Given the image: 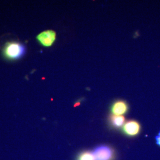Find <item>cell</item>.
I'll use <instances>...</instances> for the list:
<instances>
[{
  "mask_svg": "<svg viewBox=\"0 0 160 160\" xmlns=\"http://www.w3.org/2000/svg\"><path fill=\"white\" fill-rule=\"evenodd\" d=\"M76 160H96L92 152L84 151L77 155Z\"/></svg>",
  "mask_w": 160,
  "mask_h": 160,
  "instance_id": "cell-7",
  "label": "cell"
},
{
  "mask_svg": "<svg viewBox=\"0 0 160 160\" xmlns=\"http://www.w3.org/2000/svg\"><path fill=\"white\" fill-rule=\"evenodd\" d=\"M110 125L114 129H119L123 127L125 123V118L123 116H117L112 114L109 119Z\"/></svg>",
  "mask_w": 160,
  "mask_h": 160,
  "instance_id": "cell-6",
  "label": "cell"
},
{
  "mask_svg": "<svg viewBox=\"0 0 160 160\" xmlns=\"http://www.w3.org/2000/svg\"><path fill=\"white\" fill-rule=\"evenodd\" d=\"M129 106L125 101L118 100L113 103L110 107V112L113 115L123 116L128 112Z\"/></svg>",
  "mask_w": 160,
  "mask_h": 160,
  "instance_id": "cell-5",
  "label": "cell"
},
{
  "mask_svg": "<svg viewBox=\"0 0 160 160\" xmlns=\"http://www.w3.org/2000/svg\"><path fill=\"white\" fill-rule=\"evenodd\" d=\"M56 37L57 34L55 31L48 30L41 32L37 36L36 38L42 46L50 47L55 42Z\"/></svg>",
  "mask_w": 160,
  "mask_h": 160,
  "instance_id": "cell-3",
  "label": "cell"
},
{
  "mask_svg": "<svg viewBox=\"0 0 160 160\" xmlns=\"http://www.w3.org/2000/svg\"><path fill=\"white\" fill-rule=\"evenodd\" d=\"M141 126L136 120H129L126 122L122 127L123 133L128 137H136L140 133Z\"/></svg>",
  "mask_w": 160,
  "mask_h": 160,
  "instance_id": "cell-4",
  "label": "cell"
},
{
  "mask_svg": "<svg viewBox=\"0 0 160 160\" xmlns=\"http://www.w3.org/2000/svg\"><path fill=\"white\" fill-rule=\"evenodd\" d=\"M96 160H114L115 151L111 147L101 145L96 147L92 151Z\"/></svg>",
  "mask_w": 160,
  "mask_h": 160,
  "instance_id": "cell-2",
  "label": "cell"
},
{
  "mask_svg": "<svg viewBox=\"0 0 160 160\" xmlns=\"http://www.w3.org/2000/svg\"><path fill=\"white\" fill-rule=\"evenodd\" d=\"M26 53L25 46L17 42H7L3 49V55L6 59L16 60L23 57Z\"/></svg>",
  "mask_w": 160,
  "mask_h": 160,
  "instance_id": "cell-1",
  "label": "cell"
},
{
  "mask_svg": "<svg viewBox=\"0 0 160 160\" xmlns=\"http://www.w3.org/2000/svg\"><path fill=\"white\" fill-rule=\"evenodd\" d=\"M155 140H156V143H157V144L160 147V132L158 133V134L156 136Z\"/></svg>",
  "mask_w": 160,
  "mask_h": 160,
  "instance_id": "cell-8",
  "label": "cell"
}]
</instances>
